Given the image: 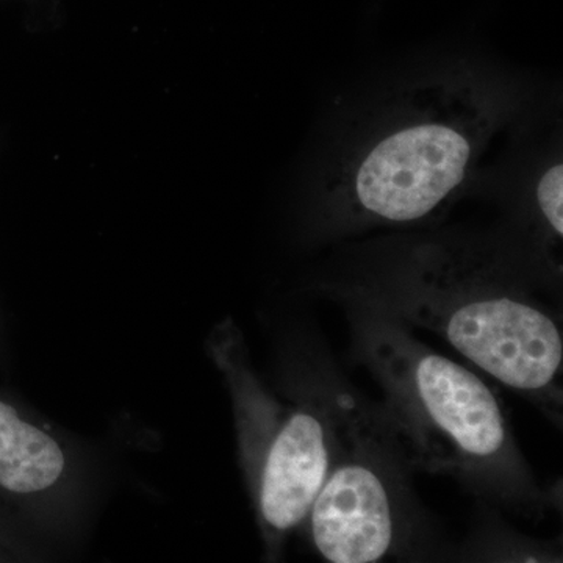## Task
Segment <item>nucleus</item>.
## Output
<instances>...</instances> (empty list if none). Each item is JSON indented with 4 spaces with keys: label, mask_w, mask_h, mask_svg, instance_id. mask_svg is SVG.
Here are the masks:
<instances>
[{
    "label": "nucleus",
    "mask_w": 563,
    "mask_h": 563,
    "mask_svg": "<svg viewBox=\"0 0 563 563\" xmlns=\"http://www.w3.org/2000/svg\"><path fill=\"white\" fill-rule=\"evenodd\" d=\"M517 103L514 87L474 66L399 85L336 152L322 187L325 217L335 229L402 228L435 217L465 190Z\"/></svg>",
    "instance_id": "nucleus-1"
},
{
    "label": "nucleus",
    "mask_w": 563,
    "mask_h": 563,
    "mask_svg": "<svg viewBox=\"0 0 563 563\" xmlns=\"http://www.w3.org/2000/svg\"><path fill=\"white\" fill-rule=\"evenodd\" d=\"M373 306L435 333L544 409H561V328L483 247L429 240L399 251L374 282Z\"/></svg>",
    "instance_id": "nucleus-2"
},
{
    "label": "nucleus",
    "mask_w": 563,
    "mask_h": 563,
    "mask_svg": "<svg viewBox=\"0 0 563 563\" xmlns=\"http://www.w3.org/2000/svg\"><path fill=\"white\" fill-rule=\"evenodd\" d=\"M357 332L390 424L417 465L503 501L539 498L501 404L476 373L429 350L377 307Z\"/></svg>",
    "instance_id": "nucleus-3"
},
{
    "label": "nucleus",
    "mask_w": 563,
    "mask_h": 563,
    "mask_svg": "<svg viewBox=\"0 0 563 563\" xmlns=\"http://www.w3.org/2000/svg\"><path fill=\"white\" fill-rule=\"evenodd\" d=\"M307 520L314 548L328 562L373 563L395 553L401 506L383 457L362 443L350 450L339 444Z\"/></svg>",
    "instance_id": "nucleus-4"
},
{
    "label": "nucleus",
    "mask_w": 563,
    "mask_h": 563,
    "mask_svg": "<svg viewBox=\"0 0 563 563\" xmlns=\"http://www.w3.org/2000/svg\"><path fill=\"white\" fill-rule=\"evenodd\" d=\"M336 433L321 404H301L277 426L258 473L263 525L284 536L307 520L335 459Z\"/></svg>",
    "instance_id": "nucleus-5"
},
{
    "label": "nucleus",
    "mask_w": 563,
    "mask_h": 563,
    "mask_svg": "<svg viewBox=\"0 0 563 563\" xmlns=\"http://www.w3.org/2000/svg\"><path fill=\"white\" fill-rule=\"evenodd\" d=\"M65 466L57 440L0 401V487L16 495L44 492L58 483Z\"/></svg>",
    "instance_id": "nucleus-6"
},
{
    "label": "nucleus",
    "mask_w": 563,
    "mask_h": 563,
    "mask_svg": "<svg viewBox=\"0 0 563 563\" xmlns=\"http://www.w3.org/2000/svg\"><path fill=\"white\" fill-rule=\"evenodd\" d=\"M563 166L561 157L537 173L532 180V217L547 239L562 242Z\"/></svg>",
    "instance_id": "nucleus-7"
}]
</instances>
